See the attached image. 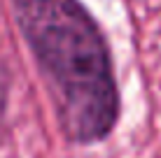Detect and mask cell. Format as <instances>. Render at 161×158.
Instances as JSON below:
<instances>
[{
	"label": "cell",
	"instance_id": "1",
	"mask_svg": "<svg viewBox=\"0 0 161 158\" xmlns=\"http://www.w3.org/2000/svg\"><path fill=\"white\" fill-rule=\"evenodd\" d=\"M14 21L47 84L56 123L73 146L101 144L121 114L105 33L82 0H9Z\"/></svg>",
	"mask_w": 161,
	"mask_h": 158
},
{
	"label": "cell",
	"instance_id": "2",
	"mask_svg": "<svg viewBox=\"0 0 161 158\" xmlns=\"http://www.w3.org/2000/svg\"><path fill=\"white\" fill-rule=\"evenodd\" d=\"M9 91H12V72L0 58V144L9 137Z\"/></svg>",
	"mask_w": 161,
	"mask_h": 158
}]
</instances>
